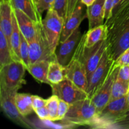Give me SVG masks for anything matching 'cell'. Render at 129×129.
I'll return each instance as SVG.
<instances>
[{"instance_id": "obj_1", "label": "cell", "mask_w": 129, "mask_h": 129, "mask_svg": "<svg viewBox=\"0 0 129 129\" xmlns=\"http://www.w3.org/2000/svg\"><path fill=\"white\" fill-rule=\"evenodd\" d=\"M105 24L107 26V50L115 62L129 47V4Z\"/></svg>"}, {"instance_id": "obj_2", "label": "cell", "mask_w": 129, "mask_h": 129, "mask_svg": "<svg viewBox=\"0 0 129 129\" xmlns=\"http://www.w3.org/2000/svg\"><path fill=\"white\" fill-rule=\"evenodd\" d=\"M84 34L82 35L73 56L78 58L85 66L88 80L91 75L99 65L103 54L108 49L107 37L103 39L91 47L84 45Z\"/></svg>"}, {"instance_id": "obj_3", "label": "cell", "mask_w": 129, "mask_h": 129, "mask_svg": "<svg viewBox=\"0 0 129 129\" xmlns=\"http://www.w3.org/2000/svg\"><path fill=\"white\" fill-rule=\"evenodd\" d=\"M98 112L89 98L70 104L69 110L62 120L69 125H89L94 122Z\"/></svg>"}, {"instance_id": "obj_4", "label": "cell", "mask_w": 129, "mask_h": 129, "mask_svg": "<svg viewBox=\"0 0 129 129\" xmlns=\"http://www.w3.org/2000/svg\"><path fill=\"white\" fill-rule=\"evenodd\" d=\"M128 110L129 106L127 95L110 101L98 113L90 127L97 128H110V127Z\"/></svg>"}, {"instance_id": "obj_5", "label": "cell", "mask_w": 129, "mask_h": 129, "mask_svg": "<svg viewBox=\"0 0 129 129\" xmlns=\"http://www.w3.org/2000/svg\"><path fill=\"white\" fill-rule=\"evenodd\" d=\"M26 70L22 62L15 60L0 67V88L18 92L26 83L24 79Z\"/></svg>"}, {"instance_id": "obj_6", "label": "cell", "mask_w": 129, "mask_h": 129, "mask_svg": "<svg viewBox=\"0 0 129 129\" xmlns=\"http://www.w3.org/2000/svg\"><path fill=\"white\" fill-rule=\"evenodd\" d=\"M64 21V19L52 8L47 10L45 18L42 21L43 31L50 50L55 54L60 43Z\"/></svg>"}, {"instance_id": "obj_7", "label": "cell", "mask_w": 129, "mask_h": 129, "mask_svg": "<svg viewBox=\"0 0 129 129\" xmlns=\"http://www.w3.org/2000/svg\"><path fill=\"white\" fill-rule=\"evenodd\" d=\"M17 93L0 88V105L3 111L11 120L19 125L27 128H38L18 110L15 102V94Z\"/></svg>"}, {"instance_id": "obj_8", "label": "cell", "mask_w": 129, "mask_h": 129, "mask_svg": "<svg viewBox=\"0 0 129 129\" xmlns=\"http://www.w3.org/2000/svg\"><path fill=\"white\" fill-rule=\"evenodd\" d=\"M28 45L30 64L40 60L50 62L57 59L55 54L50 50L43 31L42 23H39L38 26L36 37L34 40L28 42Z\"/></svg>"}, {"instance_id": "obj_9", "label": "cell", "mask_w": 129, "mask_h": 129, "mask_svg": "<svg viewBox=\"0 0 129 129\" xmlns=\"http://www.w3.org/2000/svg\"><path fill=\"white\" fill-rule=\"evenodd\" d=\"M113 64L114 60L111 59L108 54V50H107L103 54L99 65L93 71L88 80V86L86 93L90 99L98 91L108 78Z\"/></svg>"}, {"instance_id": "obj_10", "label": "cell", "mask_w": 129, "mask_h": 129, "mask_svg": "<svg viewBox=\"0 0 129 129\" xmlns=\"http://www.w3.org/2000/svg\"><path fill=\"white\" fill-rule=\"evenodd\" d=\"M50 87L52 94L57 96L59 99L69 104L89 98L86 91L81 89L68 79H65L57 84H52Z\"/></svg>"}, {"instance_id": "obj_11", "label": "cell", "mask_w": 129, "mask_h": 129, "mask_svg": "<svg viewBox=\"0 0 129 129\" xmlns=\"http://www.w3.org/2000/svg\"><path fill=\"white\" fill-rule=\"evenodd\" d=\"M64 67L66 79L71 81L79 88L86 91L88 78L84 64L78 58L73 56L70 62Z\"/></svg>"}, {"instance_id": "obj_12", "label": "cell", "mask_w": 129, "mask_h": 129, "mask_svg": "<svg viewBox=\"0 0 129 129\" xmlns=\"http://www.w3.org/2000/svg\"><path fill=\"white\" fill-rule=\"evenodd\" d=\"M120 67L113 64L112 69L108 78L100 87L98 91L91 98L92 103L96 108L99 113L110 101L113 84L117 78L118 71Z\"/></svg>"}, {"instance_id": "obj_13", "label": "cell", "mask_w": 129, "mask_h": 129, "mask_svg": "<svg viewBox=\"0 0 129 129\" xmlns=\"http://www.w3.org/2000/svg\"><path fill=\"white\" fill-rule=\"evenodd\" d=\"M81 37V30L78 28L65 41L59 43L55 50V55L57 60L63 66L71 60Z\"/></svg>"}, {"instance_id": "obj_14", "label": "cell", "mask_w": 129, "mask_h": 129, "mask_svg": "<svg viewBox=\"0 0 129 129\" xmlns=\"http://www.w3.org/2000/svg\"><path fill=\"white\" fill-rule=\"evenodd\" d=\"M84 6L85 5L79 1L71 16L64 21L62 31L60 35V42L65 41L68 37L73 34V33L78 28L83 21L87 18V14L84 13Z\"/></svg>"}, {"instance_id": "obj_15", "label": "cell", "mask_w": 129, "mask_h": 129, "mask_svg": "<svg viewBox=\"0 0 129 129\" xmlns=\"http://www.w3.org/2000/svg\"><path fill=\"white\" fill-rule=\"evenodd\" d=\"M12 10L16 16L18 25L21 34L30 42L36 37L38 26L40 23H35L20 10L13 8Z\"/></svg>"}, {"instance_id": "obj_16", "label": "cell", "mask_w": 129, "mask_h": 129, "mask_svg": "<svg viewBox=\"0 0 129 129\" xmlns=\"http://www.w3.org/2000/svg\"><path fill=\"white\" fill-rule=\"evenodd\" d=\"M12 30L13 10L10 1H0V30L6 37L10 49Z\"/></svg>"}, {"instance_id": "obj_17", "label": "cell", "mask_w": 129, "mask_h": 129, "mask_svg": "<svg viewBox=\"0 0 129 129\" xmlns=\"http://www.w3.org/2000/svg\"><path fill=\"white\" fill-rule=\"evenodd\" d=\"M105 1L96 0L91 6L87 7L86 14L89 21V29L105 23Z\"/></svg>"}, {"instance_id": "obj_18", "label": "cell", "mask_w": 129, "mask_h": 129, "mask_svg": "<svg viewBox=\"0 0 129 129\" xmlns=\"http://www.w3.org/2000/svg\"><path fill=\"white\" fill-rule=\"evenodd\" d=\"M10 2L12 8L21 11L35 23H42V14L34 0H10Z\"/></svg>"}, {"instance_id": "obj_19", "label": "cell", "mask_w": 129, "mask_h": 129, "mask_svg": "<svg viewBox=\"0 0 129 129\" xmlns=\"http://www.w3.org/2000/svg\"><path fill=\"white\" fill-rule=\"evenodd\" d=\"M50 62L48 60H40L31 64L27 71L36 80L50 86L48 79V71Z\"/></svg>"}, {"instance_id": "obj_20", "label": "cell", "mask_w": 129, "mask_h": 129, "mask_svg": "<svg viewBox=\"0 0 129 129\" xmlns=\"http://www.w3.org/2000/svg\"><path fill=\"white\" fill-rule=\"evenodd\" d=\"M84 45L86 47H91L107 37V26L105 24L89 29L84 34Z\"/></svg>"}, {"instance_id": "obj_21", "label": "cell", "mask_w": 129, "mask_h": 129, "mask_svg": "<svg viewBox=\"0 0 129 129\" xmlns=\"http://www.w3.org/2000/svg\"><path fill=\"white\" fill-rule=\"evenodd\" d=\"M21 43V31L18 25L17 20L15 13L13 11V30L11 36V54L13 60L21 62L20 54V47Z\"/></svg>"}, {"instance_id": "obj_22", "label": "cell", "mask_w": 129, "mask_h": 129, "mask_svg": "<svg viewBox=\"0 0 129 129\" xmlns=\"http://www.w3.org/2000/svg\"><path fill=\"white\" fill-rule=\"evenodd\" d=\"M15 102L18 110L24 117L34 112L32 105V95L31 94L17 93L15 94Z\"/></svg>"}, {"instance_id": "obj_23", "label": "cell", "mask_w": 129, "mask_h": 129, "mask_svg": "<svg viewBox=\"0 0 129 129\" xmlns=\"http://www.w3.org/2000/svg\"><path fill=\"white\" fill-rule=\"evenodd\" d=\"M64 69V67L57 59L50 62L48 71V79L50 84H57L66 79Z\"/></svg>"}, {"instance_id": "obj_24", "label": "cell", "mask_w": 129, "mask_h": 129, "mask_svg": "<svg viewBox=\"0 0 129 129\" xmlns=\"http://www.w3.org/2000/svg\"><path fill=\"white\" fill-rule=\"evenodd\" d=\"M13 61L11 50L6 37L0 30V67Z\"/></svg>"}, {"instance_id": "obj_25", "label": "cell", "mask_w": 129, "mask_h": 129, "mask_svg": "<svg viewBox=\"0 0 129 129\" xmlns=\"http://www.w3.org/2000/svg\"><path fill=\"white\" fill-rule=\"evenodd\" d=\"M128 91L129 84L117 78L112 86L110 101L125 96L128 94Z\"/></svg>"}, {"instance_id": "obj_26", "label": "cell", "mask_w": 129, "mask_h": 129, "mask_svg": "<svg viewBox=\"0 0 129 129\" xmlns=\"http://www.w3.org/2000/svg\"><path fill=\"white\" fill-rule=\"evenodd\" d=\"M20 54L21 62L26 67V70L30 65V56H29L28 42L21 33V43L20 47Z\"/></svg>"}, {"instance_id": "obj_27", "label": "cell", "mask_w": 129, "mask_h": 129, "mask_svg": "<svg viewBox=\"0 0 129 129\" xmlns=\"http://www.w3.org/2000/svg\"><path fill=\"white\" fill-rule=\"evenodd\" d=\"M59 100L60 99L59 98V97L54 94H52V96L47 100L46 107L49 110V115H50V122L56 121Z\"/></svg>"}, {"instance_id": "obj_28", "label": "cell", "mask_w": 129, "mask_h": 129, "mask_svg": "<svg viewBox=\"0 0 129 129\" xmlns=\"http://www.w3.org/2000/svg\"><path fill=\"white\" fill-rule=\"evenodd\" d=\"M69 0H55L51 8L55 10L61 17L66 20Z\"/></svg>"}, {"instance_id": "obj_29", "label": "cell", "mask_w": 129, "mask_h": 129, "mask_svg": "<svg viewBox=\"0 0 129 129\" xmlns=\"http://www.w3.org/2000/svg\"><path fill=\"white\" fill-rule=\"evenodd\" d=\"M110 128L129 129V110L118 118L110 127Z\"/></svg>"}, {"instance_id": "obj_30", "label": "cell", "mask_w": 129, "mask_h": 129, "mask_svg": "<svg viewBox=\"0 0 129 129\" xmlns=\"http://www.w3.org/2000/svg\"><path fill=\"white\" fill-rule=\"evenodd\" d=\"M69 107L70 104L69 103L62 100H59L56 121H61L65 117L66 115L69 110Z\"/></svg>"}, {"instance_id": "obj_31", "label": "cell", "mask_w": 129, "mask_h": 129, "mask_svg": "<svg viewBox=\"0 0 129 129\" xmlns=\"http://www.w3.org/2000/svg\"><path fill=\"white\" fill-rule=\"evenodd\" d=\"M55 0H39L37 3V6L39 12L42 14L45 11H47L52 6Z\"/></svg>"}, {"instance_id": "obj_32", "label": "cell", "mask_w": 129, "mask_h": 129, "mask_svg": "<svg viewBox=\"0 0 129 129\" xmlns=\"http://www.w3.org/2000/svg\"><path fill=\"white\" fill-rule=\"evenodd\" d=\"M117 78L129 84V64L122 66L120 68Z\"/></svg>"}, {"instance_id": "obj_33", "label": "cell", "mask_w": 129, "mask_h": 129, "mask_svg": "<svg viewBox=\"0 0 129 129\" xmlns=\"http://www.w3.org/2000/svg\"><path fill=\"white\" fill-rule=\"evenodd\" d=\"M114 64L120 67L129 64V47L118 57V59L114 62Z\"/></svg>"}, {"instance_id": "obj_34", "label": "cell", "mask_w": 129, "mask_h": 129, "mask_svg": "<svg viewBox=\"0 0 129 129\" xmlns=\"http://www.w3.org/2000/svg\"><path fill=\"white\" fill-rule=\"evenodd\" d=\"M34 112L36 113L37 115L38 116V117H39L41 120L50 121V115H49V110H48L46 106L35 110H34Z\"/></svg>"}, {"instance_id": "obj_35", "label": "cell", "mask_w": 129, "mask_h": 129, "mask_svg": "<svg viewBox=\"0 0 129 129\" xmlns=\"http://www.w3.org/2000/svg\"><path fill=\"white\" fill-rule=\"evenodd\" d=\"M47 100L37 95H32V105L34 110L38 109L46 106Z\"/></svg>"}, {"instance_id": "obj_36", "label": "cell", "mask_w": 129, "mask_h": 129, "mask_svg": "<svg viewBox=\"0 0 129 129\" xmlns=\"http://www.w3.org/2000/svg\"><path fill=\"white\" fill-rule=\"evenodd\" d=\"M80 0H69L68 1V11H67V15L66 18V20L71 16L73 12L74 11V9L76 7L77 5L79 3Z\"/></svg>"}, {"instance_id": "obj_37", "label": "cell", "mask_w": 129, "mask_h": 129, "mask_svg": "<svg viewBox=\"0 0 129 129\" xmlns=\"http://www.w3.org/2000/svg\"><path fill=\"white\" fill-rule=\"evenodd\" d=\"M129 4V0H120L119 2L117 3V5L113 8V11H112V16L114 15L118 11H120L123 8H124L126 6H127Z\"/></svg>"}, {"instance_id": "obj_38", "label": "cell", "mask_w": 129, "mask_h": 129, "mask_svg": "<svg viewBox=\"0 0 129 129\" xmlns=\"http://www.w3.org/2000/svg\"><path fill=\"white\" fill-rule=\"evenodd\" d=\"M83 4H84L86 7L91 6L96 0H80Z\"/></svg>"}, {"instance_id": "obj_39", "label": "cell", "mask_w": 129, "mask_h": 129, "mask_svg": "<svg viewBox=\"0 0 129 129\" xmlns=\"http://www.w3.org/2000/svg\"><path fill=\"white\" fill-rule=\"evenodd\" d=\"M127 102H128V104L129 106V91H128V94H127Z\"/></svg>"}, {"instance_id": "obj_40", "label": "cell", "mask_w": 129, "mask_h": 129, "mask_svg": "<svg viewBox=\"0 0 129 129\" xmlns=\"http://www.w3.org/2000/svg\"><path fill=\"white\" fill-rule=\"evenodd\" d=\"M34 1H35V3H36V5H37V3L38 1H39V0H34Z\"/></svg>"}, {"instance_id": "obj_41", "label": "cell", "mask_w": 129, "mask_h": 129, "mask_svg": "<svg viewBox=\"0 0 129 129\" xmlns=\"http://www.w3.org/2000/svg\"><path fill=\"white\" fill-rule=\"evenodd\" d=\"M10 1V0H1L0 1Z\"/></svg>"}]
</instances>
